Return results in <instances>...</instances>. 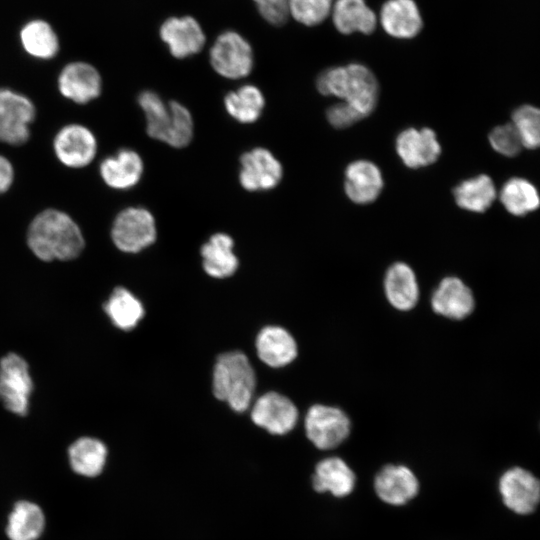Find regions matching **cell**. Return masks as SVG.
Segmentation results:
<instances>
[{"label": "cell", "instance_id": "2e32d148", "mask_svg": "<svg viewBox=\"0 0 540 540\" xmlns=\"http://www.w3.org/2000/svg\"><path fill=\"white\" fill-rule=\"evenodd\" d=\"M144 173L142 157L133 149L122 148L105 157L99 165L102 181L111 189L128 190L135 187Z\"/></svg>", "mask_w": 540, "mask_h": 540}, {"label": "cell", "instance_id": "4dcf8cb0", "mask_svg": "<svg viewBox=\"0 0 540 540\" xmlns=\"http://www.w3.org/2000/svg\"><path fill=\"white\" fill-rule=\"evenodd\" d=\"M224 107L228 115L237 122L252 124L262 115L265 97L257 86L244 84L225 95Z\"/></svg>", "mask_w": 540, "mask_h": 540}, {"label": "cell", "instance_id": "4fadbf2b", "mask_svg": "<svg viewBox=\"0 0 540 540\" xmlns=\"http://www.w3.org/2000/svg\"><path fill=\"white\" fill-rule=\"evenodd\" d=\"M102 86L98 69L85 61L66 64L57 77V89L61 96L79 105L97 99L102 92Z\"/></svg>", "mask_w": 540, "mask_h": 540}, {"label": "cell", "instance_id": "ffe728a7", "mask_svg": "<svg viewBox=\"0 0 540 540\" xmlns=\"http://www.w3.org/2000/svg\"><path fill=\"white\" fill-rule=\"evenodd\" d=\"M384 31L398 39H410L423 28V19L414 0H387L380 10Z\"/></svg>", "mask_w": 540, "mask_h": 540}, {"label": "cell", "instance_id": "d590c367", "mask_svg": "<svg viewBox=\"0 0 540 540\" xmlns=\"http://www.w3.org/2000/svg\"><path fill=\"white\" fill-rule=\"evenodd\" d=\"M491 148L501 156L513 158L524 149L519 133L513 123L495 126L488 135Z\"/></svg>", "mask_w": 540, "mask_h": 540}, {"label": "cell", "instance_id": "d4e9b609", "mask_svg": "<svg viewBox=\"0 0 540 540\" xmlns=\"http://www.w3.org/2000/svg\"><path fill=\"white\" fill-rule=\"evenodd\" d=\"M331 15L335 28L342 34H371L377 24L374 11L365 0H336Z\"/></svg>", "mask_w": 540, "mask_h": 540}, {"label": "cell", "instance_id": "f35d334b", "mask_svg": "<svg viewBox=\"0 0 540 540\" xmlns=\"http://www.w3.org/2000/svg\"><path fill=\"white\" fill-rule=\"evenodd\" d=\"M326 116L328 122L337 129L347 128L362 119V116L344 101L330 106Z\"/></svg>", "mask_w": 540, "mask_h": 540}, {"label": "cell", "instance_id": "8fae6325", "mask_svg": "<svg viewBox=\"0 0 540 540\" xmlns=\"http://www.w3.org/2000/svg\"><path fill=\"white\" fill-rule=\"evenodd\" d=\"M283 176V167L274 154L264 147H255L240 157L239 183L249 192L275 188Z\"/></svg>", "mask_w": 540, "mask_h": 540}, {"label": "cell", "instance_id": "5b68a950", "mask_svg": "<svg viewBox=\"0 0 540 540\" xmlns=\"http://www.w3.org/2000/svg\"><path fill=\"white\" fill-rule=\"evenodd\" d=\"M34 390L28 362L16 352L0 358V403L10 413L24 417L29 413Z\"/></svg>", "mask_w": 540, "mask_h": 540}, {"label": "cell", "instance_id": "4316f807", "mask_svg": "<svg viewBox=\"0 0 540 540\" xmlns=\"http://www.w3.org/2000/svg\"><path fill=\"white\" fill-rule=\"evenodd\" d=\"M107 453L105 444L90 436L79 437L67 450L70 468L84 477H96L101 474L106 464Z\"/></svg>", "mask_w": 540, "mask_h": 540}, {"label": "cell", "instance_id": "cb8c5ba5", "mask_svg": "<svg viewBox=\"0 0 540 540\" xmlns=\"http://www.w3.org/2000/svg\"><path fill=\"white\" fill-rule=\"evenodd\" d=\"M234 241L226 233H215L205 242L200 250L205 272L214 278L232 276L239 262L234 251Z\"/></svg>", "mask_w": 540, "mask_h": 540}, {"label": "cell", "instance_id": "83f0119b", "mask_svg": "<svg viewBox=\"0 0 540 540\" xmlns=\"http://www.w3.org/2000/svg\"><path fill=\"white\" fill-rule=\"evenodd\" d=\"M456 204L469 212L484 213L498 197L493 179L487 174H479L463 180L453 190Z\"/></svg>", "mask_w": 540, "mask_h": 540}, {"label": "cell", "instance_id": "ac0fdd59", "mask_svg": "<svg viewBox=\"0 0 540 540\" xmlns=\"http://www.w3.org/2000/svg\"><path fill=\"white\" fill-rule=\"evenodd\" d=\"M384 187L379 167L365 159L351 162L345 169L344 189L347 197L356 204L374 202Z\"/></svg>", "mask_w": 540, "mask_h": 540}, {"label": "cell", "instance_id": "484cf974", "mask_svg": "<svg viewBox=\"0 0 540 540\" xmlns=\"http://www.w3.org/2000/svg\"><path fill=\"white\" fill-rule=\"evenodd\" d=\"M312 482L318 492L344 497L353 491L355 475L343 459L328 457L317 464Z\"/></svg>", "mask_w": 540, "mask_h": 540}, {"label": "cell", "instance_id": "e575fe53", "mask_svg": "<svg viewBox=\"0 0 540 540\" xmlns=\"http://www.w3.org/2000/svg\"><path fill=\"white\" fill-rule=\"evenodd\" d=\"M332 0H288L289 15L305 26H316L331 14Z\"/></svg>", "mask_w": 540, "mask_h": 540}, {"label": "cell", "instance_id": "d6986e66", "mask_svg": "<svg viewBox=\"0 0 540 540\" xmlns=\"http://www.w3.org/2000/svg\"><path fill=\"white\" fill-rule=\"evenodd\" d=\"M378 497L390 505H403L413 499L419 489L415 474L403 465H387L375 477Z\"/></svg>", "mask_w": 540, "mask_h": 540}, {"label": "cell", "instance_id": "30bf717a", "mask_svg": "<svg viewBox=\"0 0 540 540\" xmlns=\"http://www.w3.org/2000/svg\"><path fill=\"white\" fill-rule=\"evenodd\" d=\"M498 489L504 505L517 515L532 514L540 504V479L523 467L507 469Z\"/></svg>", "mask_w": 540, "mask_h": 540}, {"label": "cell", "instance_id": "7c38bea8", "mask_svg": "<svg viewBox=\"0 0 540 540\" xmlns=\"http://www.w3.org/2000/svg\"><path fill=\"white\" fill-rule=\"evenodd\" d=\"M159 37L176 59L194 56L206 44V35L200 22L190 15L166 18L160 24Z\"/></svg>", "mask_w": 540, "mask_h": 540}, {"label": "cell", "instance_id": "6da1fadb", "mask_svg": "<svg viewBox=\"0 0 540 540\" xmlns=\"http://www.w3.org/2000/svg\"><path fill=\"white\" fill-rule=\"evenodd\" d=\"M26 243L32 254L44 262L74 260L85 247L78 223L57 208L44 209L31 220Z\"/></svg>", "mask_w": 540, "mask_h": 540}, {"label": "cell", "instance_id": "7a4b0ae2", "mask_svg": "<svg viewBox=\"0 0 540 540\" xmlns=\"http://www.w3.org/2000/svg\"><path fill=\"white\" fill-rule=\"evenodd\" d=\"M318 91L335 96L352 106L361 116L376 108L379 86L373 72L360 63H350L325 69L317 78Z\"/></svg>", "mask_w": 540, "mask_h": 540}, {"label": "cell", "instance_id": "52a82bcc", "mask_svg": "<svg viewBox=\"0 0 540 540\" xmlns=\"http://www.w3.org/2000/svg\"><path fill=\"white\" fill-rule=\"evenodd\" d=\"M157 237L156 221L146 208L130 206L114 218L111 238L122 252L137 253L152 245Z\"/></svg>", "mask_w": 540, "mask_h": 540}, {"label": "cell", "instance_id": "74e56055", "mask_svg": "<svg viewBox=\"0 0 540 540\" xmlns=\"http://www.w3.org/2000/svg\"><path fill=\"white\" fill-rule=\"evenodd\" d=\"M30 138V125L0 116V142L12 146L25 144Z\"/></svg>", "mask_w": 540, "mask_h": 540}, {"label": "cell", "instance_id": "8d00e7d4", "mask_svg": "<svg viewBox=\"0 0 540 540\" xmlns=\"http://www.w3.org/2000/svg\"><path fill=\"white\" fill-rule=\"evenodd\" d=\"M261 18L273 26H282L289 18L288 0H253Z\"/></svg>", "mask_w": 540, "mask_h": 540}, {"label": "cell", "instance_id": "8992f818", "mask_svg": "<svg viewBox=\"0 0 540 540\" xmlns=\"http://www.w3.org/2000/svg\"><path fill=\"white\" fill-rule=\"evenodd\" d=\"M209 62L223 78L238 80L254 68V52L250 42L238 31L227 29L217 35L209 49Z\"/></svg>", "mask_w": 540, "mask_h": 540}, {"label": "cell", "instance_id": "9a60e30c", "mask_svg": "<svg viewBox=\"0 0 540 540\" xmlns=\"http://www.w3.org/2000/svg\"><path fill=\"white\" fill-rule=\"evenodd\" d=\"M395 148L402 162L417 169L433 164L441 154V145L431 128H407L395 141Z\"/></svg>", "mask_w": 540, "mask_h": 540}, {"label": "cell", "instance_id": "9c48e42d", "mask_svg": "<svg viewBox=\"0 0 540 540\" xmlns=\"http://www.w3.org/2000/svg\"><path fill=\"white\" fill-rule=\"evenodd\" d=\"M350 429V419L337 407L315 404L307 411L306 435L318 449L337 447L348 437Z\"/></svg>", "mask_w": 540, "mask_h": 540}, {"label": "cell", "instance_id": "e0dca14e", "mask_svg": "<svg viewBox=\"0 0 540 540\" xmlns=\"http://www.w3.org/2000/svg\"><path fill=\"white\" fill-rule=\"evenodd\" d=\"M435 313L452 320H462L475 307L471 289L458 277L448 276L441 280L431 298Z\"/></svg>", "mask_w": 540, "mask_h": 540}, {"label": "cell", "instance_id": "3957f363", "mask_svg": "<svg viewBox=\"0 0 540 540\" xmlns=\"http://www.w3.org/2000/svg\"><path fill=\"white\" fill-rule=\"evenodd\" d=\"M144 113L147 134L173 148L186 147L193 138L194 121L189 109L182 103L166 102L152 91L144 90L137 98Z\"/></svg>", "mask_w": 540, "mask_h": 540}, {"label": "cell", "instance_id": "277c9868", "mask_svg": "<svg viewBox=\"0 0 540 540\" xmlns=\"http://www.w3.org/2000/svg\"><path fill=\"white\" fill-rule=\"evenodd\" d=\"M256 385L254 370L248 358L239 351L221 354L213 371V393L237 411H245Z\"/></svg>", "mask_w": 540, "mask_h": 540}, {"label": "cell", "instance_id": "5bb4252c", "mask_svg": "<svg viewBox=\"0 0 540 540\" xmlns=\"http://www.w3.org/2000/svg\"><path fill=\"white\" fill-rule=\"evenodd\" d=\"M253 422L271 434L283 435L294 428L298 410L286 396L268 392L257 399L251 411Z\"/></svg>", "mask_w": 540, "mask_h": 540}, {"label": "cell", "instance_id": "44dd1931", "mask_svg": "<svg viewBox=\"0 0 540 540\" xmlns=\"http://www.w3.org/2000/svg\"><path fill=\"white\" fill-rule=\"evenodd\" d=\"M384 290L388 302L400 311H408L418 302L416 275L404 262H396L388 268L384 278Z\"/></svg>", "mask_w": 540, "mask_h": 540}, {"label": "cell", "instance_id": "1f68e13d", "mask_svg": "<svg viewBox=\"0 0 540 540\" xmlns=\"http://www.w3.org/2000/svg\"><path fill=\"white\" fill-rule=\"evenodd\" d=\"M104 311L119 329H133L144 315L142 303L127 289L117 287L104 304Z\"/></svg>", "mask_w": 540, "mask_h": 540}, {"label": "cell", "instance_id": "603a6c76", "mask_svg": "<svg viewBox=\"0 0 540 540\" xmlns=\"http://www.w3.org/2000/svg\"><path fill=\"white\" fill-rule=\"evenodd\" d=\"M46 526L43 509L30 500L14 503L5 528L9 540H38Z\"/></svg>", "mask_w": 540, "mask_h": 540}, {"label": "cell", "instance_id": "f546056e", "mask_svg": "<svg viewBox=\"0 0 540 540\" xmlns=\"http://www.w3.org/2000/svg\"><path fill=\"white\" fill-rule=\"evenodd\" d=\"M23 50L32 58L51 60L59 52V38L53 27L43 19L24 24L19 34Z\"/></svg>", "mask_w": 540, "mask_h": 540}, {"label": "cell", "instance_id": "f1b7e54d", "mask_svg": "<svg viewBox=\"0 0 540 540\" xmlns=\"http://www.w3.org/2000/svg\"><path fill=\"white\" fill-rule=\"evenodd\" d=\"M499 200L510 215L524 217L540 208V193L537 187L523 177H511L502 185Z\"/></svg>", "mask_w": 540, "mask_h": 540}, {"label": "cell", "instance_id": "d6a6232c", "mask_svg": "<svg viewBox=\"0 0 540 540\" xmlns=\"http://www.w3.org/2000/svg\"><path fill=\"white\" fill-rule=\"evenodd\" d=\"M511 122L519 133L524 149H540V107L520 105L513 110Z\"/></svg>", "mask_w": 540, "mask_h": 540}, {"label": "cell", "instance_id": "ab89813d", "mask_svg": "<svg viewBox=\"0 0 540 540\" xmlns=\"http://www.w3.org/2000/svg\"><path fill=\"white\" fill-rule=\"evenodd\" d=\"M15 180V169L12 162L0 154V195L6 193Z\"/></svg>", "mask_w": 540, "mask_h": 540}, {"label": "cell", "instance_id": "836d02e7", "mask_svg": "<svg viewBox=\"0 0 540 540\" xmlns=\"http://www.w3.org/2000/svg\"><path fill=\"white\" fill-rule=\"evenodd\" d=\"M36 114V107L29 97L14 89L0 87V116L31 125Z\"/></svg>", "mask_w": 540, "mask_h": 540}, {"label": "cell", "instance_id": "ba28073f", "mask_svg": "<svg viewBox=\"0 0 540 540\" xmlns=\"http://www.w3.org/2000/svg\"><path fill=\"white\" fill-rule=\"evenodd\" d=\"M52 148L55 157L63 166L81 169L90 165L95 159L98 142L93 131L87 126L69 123L56 132Z\"/></svg>", "mask_w": 540, "mask_h": 540}, {"label": "cell", "instance_id": "7402d4cb", "mask_svg": "<svg viewBox=\"0 0 540 540\" xmlns=\"http://www.w3.org/2000/svg\"><path fill=\"white\" fill-rule=\"evenodd\" d=\"M256 348L259 358L274 368L291 363L297 356L295 339L279 326L263 328L257 336Z\"/></svg>", "mask_w": 540, "mask_h": 540}]
</instances>
